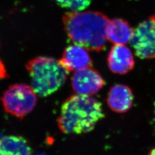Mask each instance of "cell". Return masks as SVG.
Masks as SVG:
<instances>
[{"mask_svg": "<svg viewBox=\"0 0 155 155\" xmlns=\"http://www.w3.org/2000/svg\"><path fill=\"white\" fill-rule=\"evenodd\" d=\"M109 21L107 17L98 12L70 11L63 17L69 39L87 50L97 52L105 48Z\"/></svg>", "mask_w": 155, "mask_h": 155, "instance_id": "1", "label": "cell"}, {"mask_svg": "<svg viewBox=\"0 0 155 155\" xmlns=\"http://www.w3.org/2000/svg\"><path fill=\"white\" fill-rule=\"evenodd\" d=\"M104 117L99 101L90 95L77 94L62 104L58 124L63 133L81 134L92 131Z\"/></svg>", "mask_w": 155, "mask_h": 155, "instance_id": "2", "label": "cell"}, {"mask_svg": "<svg viewBox=\"0 0 155 155\" xmlns=\"http://www.w3.org/2000/svg\"><path fill=\"white\" fill-rule=\"evenodd\" d=\"M26 68L31 79L32 87L40 97L54 93L65 83L68 73L58 61L40 56L28 62Z\"/></svg>", "mask_w": 155, "mask_h": 155, "instance_id": "3", "label": "cell"}, {"mask_svg": "<svg viewBox=\"0 0 155 155\" xmlns=\"http://www.w3.org/2000/svg\"><path fill=\"white\" fill-rule=\"evenodd\" d=\"M37 101L32 87L23 83L10 86L1 98L6 112L18 118H23L33 110Z\"/></svg>", "mask_w": 155, "mask_h": 155, "instance_id": "4", "label": "cell"}, {"mask_svg": "<svg viewBox=\"0 0 155 155\" xmlns=\"http://www.w3.org/2000/svg\"><path fill=\"white\" fill-rule=\"evenodd\" d=\"M131 44L137 57L142 59L155 58V15H152L133 29Z\"/></svg>", "mask_w": 155, "mask_h": 155, "instance_id": "5", "label": "cell"}, {"mask_svg": "<svg viewBox=\"0 0 155 155\" xmlns=\"http://www.w3.org/2000/svg\"><path fill=\"white\" fill-rule=\"evenodd\" d=\"M105 84L102 77L91 66L75 71L71 78L72 89L77 94L91 96L98 93Z\"/></svg>", "mask_w": 155, "mask_h": 155, "instance_id": "6", "label": "cell"}, {"mask_svg": "<svg viewBox=\"0 0 155 155\" xmlns=\"http://www.w3.org/2000/svg\"><path fill=\"white\" fill-rule=\"evenodd\" d=\"M58 61L68 72L92 66V60L87 50L76 44L68 46Z\"/></svg>", "mask_w": 155, "mask_h": 155, "instance_id": "7", "label": "cell"}, {"mask_svg": "<svg viewBox=\"0 0 155 155\" xmlns=\"http://www.w3.org/2000/svg\"><path fill=\"white\" fill-rule=\"evenodd\" d=\"M132 52L125 45H114L107 56V65L111 72L124 75L134 66Z\"/></svg>", "mask_w": 155, "mask_h": 155, "instance_id": "8", "label": "cell"}, {"mask_svg": "<svg viewBox=\"0 0 155 155\" xmlns=\"http://www.w3.org/2000/svg\"><path fill=\"white\" fill-rule=\"evenodd\" d=\"M134 102L132 90L127 85L118 84L113 86L108 93L107 103L111 110L117 113L129 110Z\"/></svg>", "mask_w": 155, "mask_h": 155, "instance_id": "9", "label": "cell"}, {"mask_svg": "<svg viewBox=\"0 0 155 155\" xmlns=\"http://www.w3.org/2000/svg\"><path fill=\"white\" fill-rule=\"evenodd\" d=\"M133 29L128 22L119 18L109 20L107 29V39L114 45H125L130 41Z\"/></svg>", "mask_w": 155, "mask_h": 155, "instance_id": "10", "label": "cell"}, {"mask_svg": "<svg viewBox=\"0 0 155 155\" xmlns=\"http://www.w3.org/2000/svg\"><path fill=\"white\" fill-rule=\"evenodd\" d=\"M27 140L20 136H6L0 139V155H31Z\"/></svg>", "mask_w": 155, "mask_h": 155, "instance_id": "11", "label": "cell"}, {"mask_svg": "<svg viewBox=\"0 0 155 155\" xmlns=\"http://www.w3.org/2000/svg\"><path fill=\"white\" fill-rule=\"evenodd\" d=\"M56 4L70 12L82 11L91 4V0H55Z\"/></svg>", "mask_w": 155, "mask_h": 155, "instance_id": "12", "label": "cell"}, {"mask_svg": "<svg viewBox=\"0 0 155 155\" xmlns=\"http://www.w3.org/2000/svg\"><path fill=\"white\" fill-rule=\"evenodd\" d=\"M8 74L3 62L0 60V81L8 77Z\"/></svg>", "mask_w": 155, "mask_h": 155, "instance_id": "13", "label": "cell"}, {"mask_svg": "<svg viewBox=\"0 0 155 155\" xmlns=\"http://www.w3.org/2000/svg\"><path fill=\"white\" fill-rule=\"evenodd\" d=\"M153 124L155 129V101L153 105Z\"/></svg>", "mask_w": 155, "mask_h": 155, "instance_id": "14", "label": "cell"}, {"mask_svg": "<svg viewBox=\"0 0 155 155\" xmlns=\"http://www.w3.org/2000/svg\"><path fill=\"white\" fill-rule=\"evenodd\" d=\"M148 155H155V147L150 151Z\"/></svg>", "mask_w": 155, "mask_h": 155, "instance_id": "15", "label": "cell"}, {"mask_svg": "<svg viewBox=\"0 0 155 155\" xmlns=\"http://www.w3.org/2000/svg\"><path fill=\"white\" fill-rule=\"evenodd\" d=\"M45 155V154H41V153H40V154H37V155Z\"/></svg>", "mask_w": 155, "mask_h": 155, "instance_id": "16", "label": "cell"}]
</instances>
